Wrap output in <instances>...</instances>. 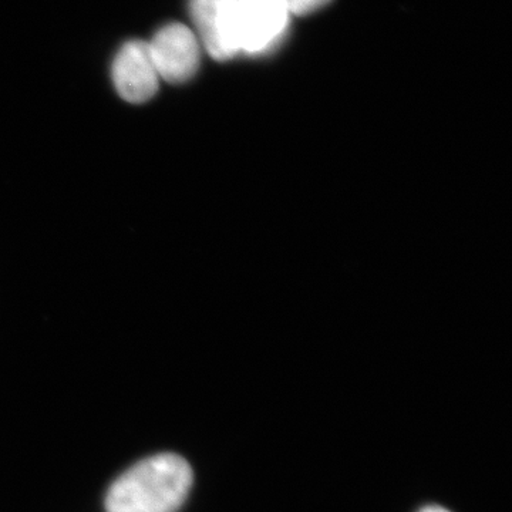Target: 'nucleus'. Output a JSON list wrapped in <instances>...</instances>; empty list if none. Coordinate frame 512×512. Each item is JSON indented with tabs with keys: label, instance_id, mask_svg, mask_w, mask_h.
I'll return each mask as SVG.
<instances>
[{
	"label": "nucleus",
	"instance_id": "3",
	"mask_svg": "<svg viewBox=\"0 0 512 512\" xmlns=\"http://www.w3.org/2000/svg\"><path fill=\"white\" fill-rule=\"evenodd\" d=\"M147 45L158 76L165 82H187L200 67V40L183 23L164 26Z\"/></svg>",
	"mask_w": 512,
	"mask_h": 512
},
{
	"label": "nucleus",
	"instance_id": "2",
	"mask_svg": "<svg viewBox=\"0 0 512 512\" xmlns=\"http://www.w3.org/2000/svg\"><path fill=\"white\" fill-rule=\"evenodd\" d=\"M241 53L262 55L279 45L291 12L286 0H235Z\"/></svg>",
	"mask_w": 512,
	"mask_h": 512
},
{
	"label": "nucleus",
	"instance_id": "1",
	"mask_svg": "<svg viewBox=\"0 0 512 512\" xmlns=\"http://www.w3.org/2000/svg\"><path fill=\"white\" fill-rule=\"evenodd\" d=\"M194 473L185 458L161 453L128 468L106 495L107 512H177L187 501Z\"/></svg>",
	"mask_w": 512,
	"mask_h": 512
},
{
	"label": "nucleus",
	"instance_id": "7",
	"mask_svg": "<svg viewBox=\"0 0 512 512\" xmlns=\"http://www.w3.org/2000/svg\"><path fill=\"white\" fill-rule=\"evenodd\" d=\"M419 512H451L447 508L440 507V505H427V507L421 508Z\"/></svg>",
	"mask_w": 512,
	"mask_h": 512
},
{
	"label": "nucleus",
	"instance_id": "4",
	"mask_svg": "<svg viewBox=\"0 0 512 512\" xmlns=\"http://www.w3.org/2000/svg\"><path fill=\"white\" fill-rule=\"evenodd\" d=\"M198 40L214 59L228 60L241 53L235 0H190Z\"/></svg>",
	"mask_w": 512,
	"mask_h": 512
},
{
	"label": "nucleus",
	"instance_id": "5",
	"mask_svg": "<svg viewBox=\"0 0 512 512\" xmlns=\"http://www.w3.org/2000/svg\"><path fill=\"white\" fill-rule=\"evenodd\" d=\"M156 66L147 43L130 42L121 47L113 64V82L128 103H144L158 90Z\"/></svg>",
	"mask_w": 512,
	"mask_h": 512
},
{
	"label": "nucleus",
	"instance_id": "6",
	"mask_svg": "<svg viewBox=\"0 0 512 512\" xmlns=\"http://www.w3.org/2000/svg\"><path fill=\"white\" fill-rule=\"evenodd\" d=\"M332 0H286L289 12L295 16L311 15L313 12L325 8Z\"/></svg>",
	"mask_w": 512,
	"mask_h": 512
}]
</instances>
